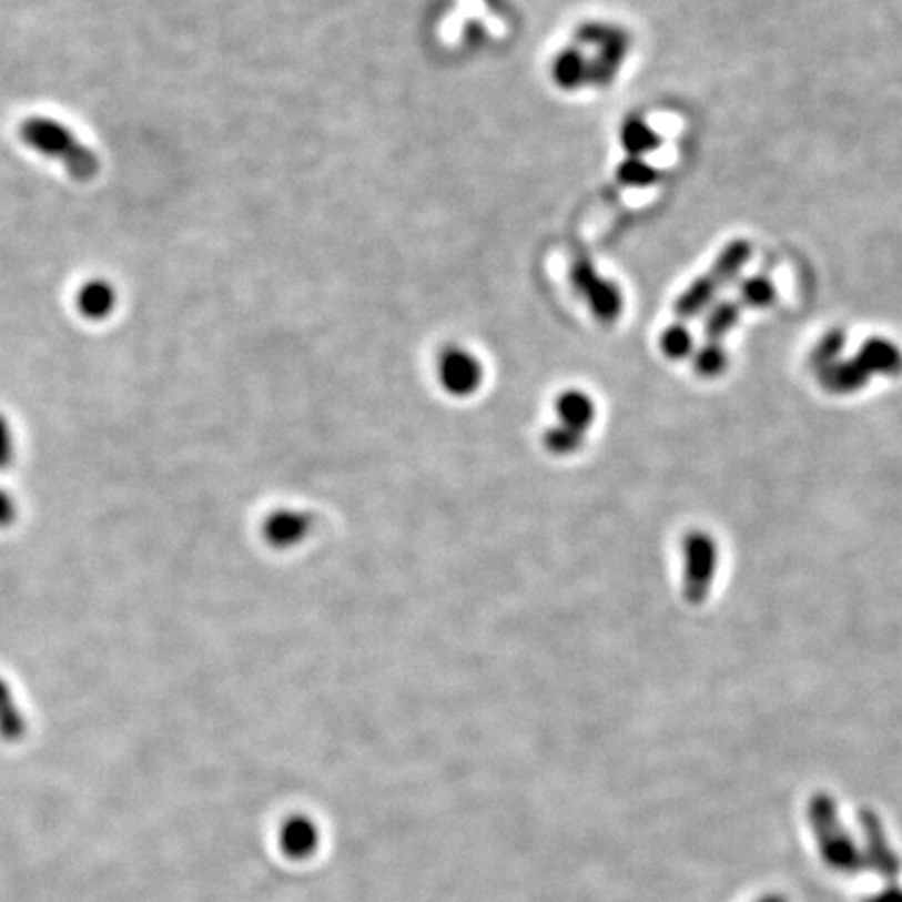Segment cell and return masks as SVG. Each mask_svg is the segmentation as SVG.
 Returning <instances> with one entry per match:
<instances>
[{"label":"cell","mask_w":902,"mask_h":902,"mask_svg":"<svg viewBox=\"0 0 902 902\" xmlns=\"http://www.w3.org/2000/svg\"><path fill=\"white\" fill-rule=\"evenodd\" d=\"M19 139L47 160L57 161L73 180L87 182L99 174L101 161L75 132L47 115H30L19 124Z\"/></svg>","instance_id":"1"},{"label":"cell","mask_w":902,"mask_h":902,"mask_svg":"<svg viewBox=\"0 0 902 902\" xmlns=\"http://www.w3.org/2000/svg\"><path fill=\"white\" fill-rule=\"evenodd\" d=\"M809 823L823 863L842 875H859L865 871L863 850L857 847L842 823L838 802L828 792H817L809 800Z\"/></svg>","instance_id":"2"},{"label":"cell","mask_w":902,"mask_h":902,"mask_svg":"<svg viewBox=\"0 0 902 902\" xmlns=\"http://www.w3.org/2000/svg\"><path fill=\"white\" fill-rule=\"evenodd\" d=\"M750 255H752V247L748 241L729 243L717 257L714 266L710 267V272L700 276L698 281H693L690 288L679 295V300L675 303V314L679 316V320L698 318L705 310H708L714 303L717 293L740 276Z\"/></svg>","instance_id":"3"},{"label":"cell","mask_w":902,"mask_h":902,"mask_svg":"<svg viewBox=\"0 0 902 902\" xmlns=\"http://www.w3.org/2000/svg\"><path fill=\"white\" fill-rule=\"evenodd\" d=\"M683 596L691 604H702L710 594L719 567V548L707 531H691L683 537Z\"/></svg>","instance_id":"4"},{"label":"cell","mask_w":902,"mask_h":902,"mask_svg":"<svg viewBox=\"0 0 902 902\" xmlns=\"http://www.w3.org/2000/svg\"><path fill=\"white\" fill-rule=\"evenodd\" d=\"M437 381L452 397H473L485 383V364L473 349L447 345L437 357Z\"/></svg>","instance_id":"5"},{"label":"cell","mask_w":902,"mask_h":902,"mask_svg":"<svg viewBox=\"0 0 902 902\" xmlns=\"http://www.w3.org/2000/svg\"><path fill=\"white\" fill-rule=\"evenodd\" d=\"M859 823H861L863 838H865V850H863L865 869L878 873L888 884H896V880L901 875L902 863L896 850L892 849V844L888 840V833H885L880 817L871 809H863L859 814Z\"/></svg>","instance_id":"6"},{"label":"cell","mask_w":902,"mask_h":902,"mask_svg":"<svg viewBox=\"0 0 902 902\" xmlns=\"http://www.w3.org/2000/svg\"><path fill=\"white\" fill-rule=\"evenodd\" d=\"M575 284L581 291L585 301L589 303L596 318L604 324H612L615 320L619 318L620 312H622V295H620L617 284L600 278L594 266H589V264L577 266Z\"/></svg>","instance_id":"7"},{"label":"cell","mask_w":902,"mask_h":902,"mask_svg":"<svg viewBox=\"0 0 902 902\" xmlns=\"http://www.w3.org/2000/svg\"><path fill=\"white\" fill-rule=\"evenodd\" d=\"M312 529H314L312 514L297 508H278L264 518L262 535L270 548L293 549L307 541Z\"/></svg>","instance_id":"8"},{"label":"cell","mask_w":902,"mask_h":902,"mask_svg":"<svg viewBox=\"0 0 902 902\" xmlns=\"http://www.w3.org/2000/svg\"><path fill=\"white\" fill-rule=\"evenodd\" d=\"M75 307L87 320H107L118 307V291L105 278H90L75 293Z\"/></svg>","instance_id":"9"},{"label":"cell","mask_w":902,"mask_h":902,"mask_svg":"<svg viewBox=\"0 0 902 902\" xmlns=\"http://www.w3.org/2000/svg\"><path fill=\"white\" fill-rule=\"evenodd\" d=\"M857 359L871 376L882 374V376L894 378L902 374L901 347L882 336H873L865 341L857 354Z\"/></svg>","instance_id":"10"},{"label":"cell","mask_w":902,"mask_h":902,"mask_svg":"<svg viewBox=\"0 0 902 902\" xmlns=\"http://www.w3.org/2000/svg\"><path fill=\"white\" fill-rule=\"evenodd\" d=\"M556 414L560 420L558 425L587 435V430L596 423V404H594L591 395L585 391H565L556 399Z\"/></svg>","instance_id":"11"},{"label":"cell","mask_w":902,"mask_h":902,"mask_svg":"<svg viewBox=\"0 0 902 902\" xmlns=\"http://www.w3.org/2000/svg\"><path fill=\"white\" fill-rule=\"evenodd\" d=\"M819 381L823 389L835 393V395H850L857 391L865 389L871 381L869 374L857 357L852 359H838L830 364L828 368L819 371Z\"/></svg>","instance_id":"12"},{"label":"cell","mask_w":902,"mask_h":902,"mask_svg":"<svg viewBox=\"0 0 902 902\" xmlns=\"http://www.w3.org/2000/svg\"><path fill=\"white\" fill-rule=\"evenodd\" d=\"M587 59L577 49H568L554 61V80L563 89H579L591 80V70Z\"/></svg>","instance_id":"13"},{"label":"cell","mask_w":902,"mask_h":902,"mask_svg":"<svg viewBox=\"0 0 902 902\" xmlns=\"http://www.w3.org/2000/svg\"><path fill=\"white\" fill-rule=\"evenodd\" d=\"M620 142L634 158H641L646 153L656 151L662 144V139L643 120L631 118L622 124Z\"/></svg>","instance_id":"14"},{"label":"cell","mask_w":902,"mask_h":902,"mask_svg":"<svg viewBox=\"0 0 902 902\" xmlns=\"http://www.w3.org/2000/svg\"><path fill=\"white\" fill-rule=\"evenodd\" d=\"M742 303L740 301H719L705 320V335L708 341L721 343L740 322Z\"/></svg>","instance_id":"15"},{"label":"cell","mask_w":902,"mask_h":902,"mask_svg":"<svg viewBox=\"0 0 902 902\" xmlns=\"http://www.w3.org/2000/svg\"><path fill=\"white\" fill-rule=\"evenodd\" d=\"M727 366H729V355H727L723 343L708 341L707 345L693 355V371L702 378H719L726 374Z\"/></svg>","instance_id":"16"},{"label":"cell","mask_w":902,"mask_h":902,"mask_svg":"<svg viewBox=\"0 0 902 902\" xmlns=\"http://www.w3.org/2000/svg\"><path fill=\"white\" fill-rule=\"evenodd\" d=\"M660 349L672 362L686 359L693 352V336L683 324H671L669 328L662 331L660 335Z\"/></svg>","instance_id":"17"},{"label":"cell","mask_w":902,"mask_h":902,"mask_svg":"<svg viewBox=\"0 0 902 902\" xmlns=\"http://www.w3.org/2000/svg\"><path fill=\"white\" fill-rule=\"evenodd\" d=\"M776 297H778L776 286L764 276H752L740 284V303L748 307H754V310L769 307V305H773Z\"/></svg>","instance_id":"18"},{"label":"cell","mask_w":902,"mask_h":902,"mask_svg":"<svg viewBox=\"0 0 902 902\" xmlns=\"http://www.w3.org/2000/svg\"><path fill=\"white\" fill-rule=\"evenodd\" d=\"M544 445H546L549 454H554V456H572L584 447L585 435L575 433L567 426L556 425L546 430Z\"/></svg>","instance_id":"19"},{"label":"cell","mask_w":902,"mask_h":902,"mask_svg":"<svg viewBox=\"0 0 902 902\" xmlns=\"http://www.w3.org/2000/svg\"><path fill=\"white\" fill-rule=\"evenodd\" d=\"M844 343H847V336H844L842 331H832V333H828V335L823 336V338L814 345L813 355H811L814 371H823V368H828L833 362H838L842 349H844Z\"/></svg>","instance_id":"20"},{"label":"cell","mask_w":902,"mask_h":902,"mask_svg":"<svg viewBox=\"0 0 902 902\" xmlns=\"http://www.w3.org/2000/svg\"><path fill=\"white\" fill-rule=\"evenodd\" d=\"M620 182L627 186H650L658 180V172L639 158L622 161L617 172Z\"/></svg>","instance_id":"21"},{"label":"cell","mask_w":902,"mask_h":902,"mask_svg":"<svg viewBox=\"0 0 902 902\" xmlns=\"http://www.w3.org/2000/svg\"><path fill=\"white\" fill-rule=\"evenodd\" d=\"M13 458V439L7 420L0 416V470Z\"/></svg>","instance_id":"22"},{"label":"cell","mask_w":902,"mask_h":902,"mask_svg":"<svg viewBox=\"0 0 902 902\" xmlns=\"http://www.w3.org/2000/svg\"><path fill=\"white\" fill-rule=\"evenodd\" d=\"M863 902H902V888L899 884H888L873 896Z\"/></svg>","instance_id":"23"},{"label":"cell","mask_w":902,"mask_h":902,"mask_svg":"<svg viewBox=\"0 0 902 902\" xmlns=\"http://www.w3.org/2000/svg\"><path fill=\"white\" fill-rule=\"evenodd\" d=\"M13 516H16V504H13V499L7 496L4 491H0V527L9 525V523L13 520Z\"/></svg>","instance_id":"24"},{"label":"cell","mask_w":902,"mask_h":902,"mask_svg":"<svg viewBox=\"0 0 902 902\" xmlns=\"http://www.w3.org/2000/svg\"><path fill=\"white\" fill-rule=\"evenodd\" d=\"M7 712H11V700H9L7 683L0 679V717H7Z\"/></svg>","instance_id":"25"},{"label":"cell","mask_w":902,"mask_h":902,"mask_svg":"<svg viewBox=\"0 0 902 902\" xmlns=\"http://www.w3.org/2000/svg\"><path fill=\"white\" fill-rule=\"evenodd\" d=\"M757 902H788V899H783L781 894H767V896H762Z\"/></svg>","instance_id":"26"}]
</instances>
